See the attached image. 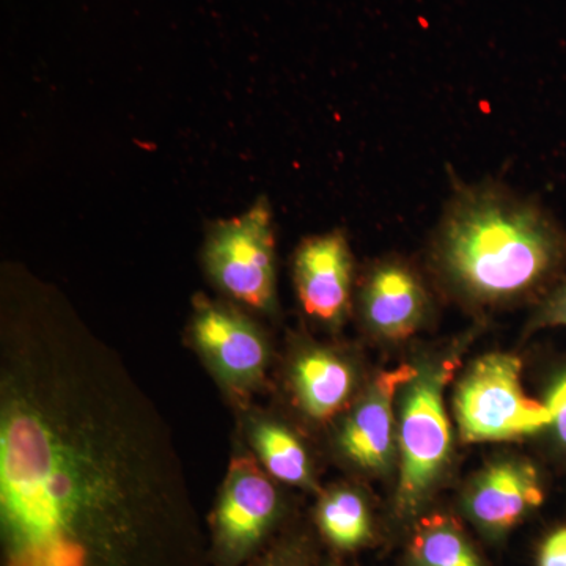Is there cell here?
Masks as SVG:
<instances>
[{
    "mask_svg": "<svg viewBox=\"0 0 566 566\" xmlns=\"http://www.w3.org/2000/svg\"><path fill=\"white\" fill-rule=\"evenodd\" d=\"M294 285L305 315L326 326L344 323L352 307L354 262L340 230L307 238L294 253Z\"/></svg>",
    "mask_w": 566,
    "mask_h": 566,
    "instance_id": "obj_10",
    "label": "cell"
},
{
    "mask_svg": "<svg viewBox=\"0 0 566 566\" xmlns=\"http://www.w3.org/2000/svg\"><path fill=\"white\" fill-rule=\"evenodd\" d=\"M549 412V427L554 441L566 457V365L557 370L546 387L545 400Z\"/></svg>",
    "mask_w": 566,
    "mask_h": 566,
    "instance_id": "obj_17",
    "label": "cell"
},
{
    "mask_svg": "<svg viewBox=\"0 0 566 566\" xmlns=\"http://www.w3.org/2000/svg\"><path fill=\"white\" fill-rule=\"evenodd\" d=\"M245 442L260 465L275 482L314 490V464L300 436L273 416L244 408Z\"/></svg>",
    "mask_w": 566,
    "mask_h": 566,
    "instance_id": "obj_13",
    "label": "cell"
},
{
    "mask_svg": "<svg viewBox=\"0 0 566 566\" xmlns=\"http://www.w3.org/2000/svg\"><path fill=\"white\" fill-rule=\"evenodd\" d=\"M532 327H566V279L539 305Z\"/></svg>",
    "mask_w": 566,
    "mask_h": 566,
    "instance_id": "obj_18",
    "label": "cell"
},
{
    "mask_svg": "<svg viewBox=\"0 0 566 566\" xmlns=\"http://www.w3.org/2000/svg\"><path fill=\"white\" fill-rule=\"evenodd\" d=\"M323 566H345V565L338 564V562H327V564H324Z\"/></svg>",
    "mask_w": 566,
    "mask_h": 566,
    "instance_id": "obj_20",
    "label": "cell"
},
{
    "mask_svg": "<svg viewBox=\"0 0 566 566\" xmlns=\"http://www.w3.org/2000/svg\"><path fill=\"white\" fill-rule=\"evenodd\" d=\"M294 403L314 422H327L352 405L356 371L345 356L326 346H305L290 365Z\"/></svg>",
    "mask_w": 566,
    "mask_h": 566,
    "instance_id": "obj_12",
    "label": "cell"
},
{
    "mask_svg": "<svg viewBox=\"0 0 566 566\" xmlns=\"http://www.w3.org/2000/svg\"><path fill=\"white\" fill-rule=\"evenodd\" d=\"M538 566H566V527L546 536L539 546Z\"/></svg>",
    "mask_w": 566,
    "mask_h": 566,
    "instance_id": "obj_19",
    "label": "cell"
},
{
    "mask_svg": "<svg viewBox=\"0 0 566 566\" xmlns=\"http://www.w3.org/2000/svg\"><path fill=\"white\" fill-rule=\"evenodd\" d=\"M205 273L232 303L256 314L277 307L273 210L264 197L248 211L212 223L202 249Z\"/></svg>",
    "mask_w": 566,
    "mask_h": 566,
    "instance_id": "obj_4",
    "label": "cell"
},
{
    "mask_svg": "<svg viewBox=\"0 0 566 566\" xmlns=\"http://www.w3.org/2000/svg\"><path fill=\"white\" fill-rule=\"evenodd\" d=\"M315 524L327 545L342 553H353L374 538L370 506L356 488H331L319 497Z\"/></svg>",
    "mask_w": 566,
    "mask_h": 566,
    "instance_id": "obj_14",
    "label": "cell"
},
{
    "mask_svg": "<svg viewBox=\"0 0 566 566\" xmlns=\"http://www.w3.org/2000/svg\"><path fill=\"white\" fill-rule=\"evenodd\" d=\"M427 289L401 260H385L367 274L360 292V312L371 333L387 340H405L427 319Z\"/></svg>",
    "mask_w": 566,
    "mask_h": 566,
    "instance_id": "obj_11",
    "label": "cell"
},
{
    "mask_svg": "<svg viewBox=\"0 0 566 566\" xmlns=\"http://www.w3.org/2000/svg\"><path fill=\"white\" fill-rule=\"evenodd\" d=\"M189 340L223 394L248 408L262 389L271 349L262 327L232 301L197 296L189 322Z\"/></svg>",
    "mask_w": 566,
    "mask_h": 566,
    "instance_id": "obj_7",
    "label": "cell"
},
{
    "mask_svg": "<svg viewBox=\"0 0 566 566\" xmlns=\"http://www.w3.org/2000/svg\"><path fill=\"white\" fill-rule=\"evenodd\" d=\"M277 482L249 452L232 458L208 521L212 566H244L277 536L283 520Z\"/></svg>",
    "mask_w": 566,
    "mask_h": 566,
    "instance_id": "obj_6",
    "label": "cell"
},
{
    "mask_svg": "<svg viewBox=\"0 0 566 566\" xmlns=\"http://www.w3.org/2000/svg\"><path fill=\"white\" fill-rule=\"evenodd\" d=\"M0 545L2 566H212L158 405L43 290L3 312Z\"/></svg>",
    "mask_w": 566,
    "mask_h": 566,
    "instance_id": "obj_1",
    "label": "cell"
},
{
    "mask_svg": "<svg viewBox=\"0 0 566 566\" xmlns=\"http://www.w3.org/2000/svg\"><path fill=\"white\" fill-rule=\"evenodd\" d=\"M244 566H316L314 546L311 538L300 532L277 535Z\"/></svg>",
    "mask_w": 566,
    "mask_h": 566,
    "instance_id": "obj_16",
    "label": "cell"
},
{
    "mask_svg": "<svg viewBox=\"0 0 566 566\" xmlns=\"http://www.w3.org/2000/svg\"><path fill=\"white\" fill-rule=\"evenodd\" d=\"M523 364L513 354L491 353L465 370L453 395V412L465 442H502L547 430L549 412L521 385Z\"/></svg>",
    "mask_w": 566,
    "mask_h": 566,
    "instance_id": "obj_5",
    "label": "cell"
},
{
    "mask_svg": "<svg viewBox=\"0 0 566 566\" xmlns=\"http://www.w3.org/2000/svg\"><path fill=\"white\" fill-rule=\"evenodd\" d=\"M433 260L461 300L509 304L556 277L566 260V233L542 205L506 186L460 185L439 223Z\"/></svg>",
    "mask_w": 566,
    "mask_h": 566,
    "instance_id": "obj_2",
    "label": "cell"
},
{
    "mask_svg": "<svg viewBox=\"0 0 566 566\" xmlns=\"http://www.w3.org/2000/svg\"><path fill=\"white\" fill-rule=\"evenodd\" d=\"M409 566H486L453 517H420L408 549Z\"/></svg>",
    "mask_w": 566,
    "mask_h": 566,
    "instance_id": "obj_15",
    "label": "cell"
},
{
    "mask_svg": "<svg viewBox=\"0 0 566 566\" xmlns=\"http://www.w3.org/2000/svg\"><path fill=\"white\" fill-rule=\"evenodd\" d=\"M545 501L538 469L523 458H502L483 468L465 490L463 510L483 535L499 539Z\"/></svg>",
    "mask_w": 566,
    "mask_h": 566,
    "instance_id": "obj_9",
    "label": "cell"
},
{
    "mask_svg": "<svg viewBox=\"0 0 566 566\" xmlns=\"http://www.w3.org/2000/svg\"><path fill=\"white\" fill-rule=\"evenodd\" d=\"M457 360L442 359L417 367L403 387L397 423L400 482L395 499L398 520H415L427 504L452 453V428L444 394Z\"/></svg>",
    "mask_w": 566,
    "mask_h": 566,
    "instance_id": "obj_3",
    "label": "cell"
},
{
    "mask_svg": "<svg viewBox=\"0 0 566 566\" xmlns=\"http://www.w3.org/2000/svg\"><path fill=\"white\" fill-rule=\"evenodd\" d=\"M416 365L379 371L359 400L349 406L335 446L346 463L368 474H385L395 457V398L415 378Z\"/></svg>",
    "mask_w": 566,
    "mask_h": 566,
    "instance_id": "obj_8",
    "label": "cell"
}]
</instances>
